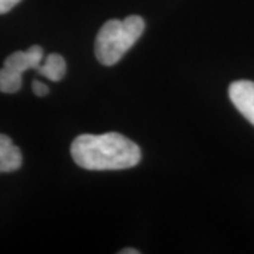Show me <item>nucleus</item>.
<instances>
[{
	"instance_id": "nucleus-1",
	"label": "nucleus",
	"mask_w": 254,
	"mask_h": 254,
	"mask_svg": "<svg viewBox=\"0 0 254 254\" xmlns=\"http://www.w3.org/2000/svg\"><path fill=\"white\" fill-rule=\"evenodd\" d=\"M71 155L79 167L89 171L126 170L141 160L140 147L120 133L81 134L71 144Z\"/></svg>"
},
{
	"instance_id": "nucleus-2",
	"label": "nucleus",
	"mask_w": 254,
	"mask_h": 254,
	"mask_svg": "<svg viewBox=\"0 0 254 254\" xmlns=\"http://www.w3.org/2000/svg\"><path fill=\"white\" fill-rule=\"evenodd\" d=\"M145 23L140 16H128L125 20H109L99 30L95 41V55L102 65L112 66L118 64L123 55L144 31Z\"/></svg>"
},
{
	"instance_id": "nucleus-3",
	"label": "nucleus",
	"mask_w": 254,
	"mask_h": 254,
	"mask_svg": "<svg viewBox=\"0 0 254 254\" xmlns=\"http://www.w3.org/2000/svg\"><path fill=\"white\" fill-rule=\"evenodd\" d=\"M44 51L40 46H33L27 51H16L10 54L0 69V92L16 93L21 88L23 73L27 69H37L43 63Z\"/></svg>"
},
{
	"instance_id": "nucleus-4",
	"label": "nucleus",
	"mask_w": 254,
	"mask_h": 254,
	"mask_svg": "<svg viewBox=\"0 0 254 254\" xmlns=\"http://www.w3.org/2000/svg\"><path fill=\"white\" fill-rule=\"evenodd\" d=\"M229 98L235 108L254 126V82L246 79L233 82L229 86Z\"/></svg>"
},
{
	"instance_id": "nucleus-5",
	"label": "nucleus",
	"mask_w": 254,
	"mask_h": 254,
	"mask_svg": "<svg viewBox=\"0 0 254 254\" xmlns=\"http://www.w3.org/2000/svg\"><path fill=\"white\" fill-rule=\"evenodd\" d=\"M23 164V155L17 145L6 134H0V174L17 171Z\"/></svg>"
},
{
	"instance_id": "nucleus-6",
	"label": "nucleus",
	"mask_w": 254,
	"mask_h": 254,
	"mask_svg": "<svg viewBox=\"0 0 254 254\" xmlns=\"http://www.w3.org/2000/svg\"><path fill=\"white\" fill-rule=\"evenodd\" d=\"M36 71H38L43 76H46L51 81L58 82L61 81L64 75H65L66 64H65V60L60 54H50L44 63L40 64L37 66Z\"/></svg>"
},
{
	"instance_id": "nucleus-7",
	"label": "nucleus",
	"mask_w": 254,
	"mask_h": 254,
	"mask_svg": "<svg viewBox=\"0 0 254 254\" xmlns=\"http://www.w3.org/2000/svg\"><path fill=\"white\" fill-rule=\"evenodd\" d=\"M31 88H33V92L36 93L37 96H46V95H48V92H50V88L47 86L44 82L41 81L33 82Z\"/></svg>"
},
{
	"instance_id": "nucleus-8",
	"label": "nucleus",
	"mask_w": 254,
	"mask_h": 254,
	"mask_svg": "<svg viewBox=\"0 0 254 254\" xmlns=\"http://www.w3.org/2000/svg\"><path fill=\"white\" fill-rule=\"evenodd\" d=\"M20 1L21 0H0V14L10 11L14 6H17Z\"/></svg>"
},
{
	"instance_id": "nucleus-9",
	"label": "nucleus",
	"mask_w": 254,
	"mask_h": 254,
	"mask_svg": "<svg viewBox=\"0 0 254 254\" xmlns=\"http://www.w3.org/2000/svg\"><path fill=\"white\" fill-rule=\"evenodd\" d=\"M138 250H133V249H126V250H122L120 254H138Z\"/></svg>"
}]
</instances>
